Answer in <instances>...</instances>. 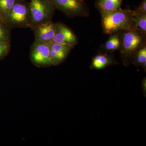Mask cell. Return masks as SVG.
I'll return each mask as SVG.
<instances>
[{
	"label": "cell",
	"mask_w": 146,
	"mask_h": 146,
	"mask_svg": "<svg viewBox=\"0 0 146 146\" xmlns=\"http://www.w3.org/2000/svg\"><path fill=\"white\" fill-rule=\"evenodd\" d=\"M123 0H97L95 7L101 14L108 13L121 7Z\"/></svg>",
	"instance_id": "12"
},
{
	"label": "cell",
	"mask_w": 146,
	"mask_h": 146,
	"mask_svg": "<svg viewBox=\"0 0 146 146\" xmlns=\"http://www.w3.org/2000/svg\"><path fill=\"white\" fill-rule=\"evenodd\" d=\"M101 15L103 32L105 34L110 35L123 31L136 30L133 22V10L129 9L120 7Z\"/></svg>",
	"instance_id": "1"
},
{
	"label": "cell",
	"mask_w": 146,
	"mask_h": 146,
	"mask_svg": "<svg viewBox=\"0 0 146 146\" xmlns=\"http://www.w3.org/2000/svg\"><path fill=\"white\" fill-rule=\"evenodd\" d=\"M117 63L115 58L111 55L100 52L93 58L91 68L95 70H102Z\"/></svg>",
	"instance_id": "10"
},
{
	"label": "cell",
	"mask_w": 146,
	"mask_h": 146,
	"mask_svg": "<svg viewBox=\"0 0 146 146\" xmlns=\"http://www.w3.org/2000/svg\"><path fill=\"white\" fill-rule=\"evenodd\" d=\"M17 0H0V18L6 24L7 21Z\"/></svg>",
	"instance_id": "13"
},
{
	"label": "cell",
	"mask_w": 146,
	"mask_h": 146,
	"mask_svg": "<svg viewBox=\"0 0 146 146\" xmlns=\"http://www.w3.org/2000/svg\"><path fill=\"white\" fill-rule=\"evenodd\" d=\"M133 11L134 13L146 14V0H143L138 7Z\"/></svg>",
	"instance_id": "18"
},
{
	"label": "cell",
	"mask_w": 146,
	"mask_h": 146,
	"mask_svg": "<svg viewBox=\"0 0 146 146\" xmlns=\"http://www.w3.org/2000/svg\"><path fill=\"white\" fill-rule=\"evenodd\" d=\"M110 35L107 41L100 47V52L112 54L116 51L120 50L121 45L120 32Z\"/></svg>",
	"instance_id": "11"
},
{
	"label": "cell",
	"mask_w": 146,
	"mask_h": 146,
	"mask_svg": "<svg viewBox=\"0 0 146 146\" xmlns=\"http://www.w3.org/2000/svg\"><path fill=\"white\" fill-rule=\"evenodd\" d=\"M55 9L59 11L68 18L89 17L90 11L84 0H47Z\"/></svg>",
	"instance_id": "4"
},
{
	"label": "cell",
	"mask_w": 146,
	"mask_h": 146,
	"mask_svg": "<svg viewBox=\"0 0 146 146\" xmlns=\"http://www.w3.org/2000/svg\"><path fill=\"white\" fill-rule=\"evenodd\" d=\"M11 29L3 22L0 21V42L10 44L11 42Z\"/></svg>",
	"instance_id": "15"
},
{
	"label": "cell",
	"mask_w": 146,
	"mask_h": 146,
	"mask_svg": "<svg viewBox=\"0 0 146 146\" xmlns=\"http://www.w3.org/2000/svg\"><path fill=\"white\" fill-rule=\"evenodd\" d=\"M6 24L11 29H31V17L29 2L27 0H17L9 15Z\"/></svg>",
	"instance_id": "3"
},
{
	"label": "cell",
	"mask_w": 146,
	"mask_h": 146,
	"mask_svg": "<svg viewBox=\"0 0 146 146\" xmlns=\"http://www.w3.org/2000/svg\"><path fill=\"white\" fill-rule=\"evenodd\" d=\"M146 62V45L138 50L132 60V63L136 67L142 66Z\"/></svg>",
	"instance_id": "16"
},
{
	"label": "cell",
	"mask_w": 146,
	"mask_h": 146,
	"mask_svg": "<svg viewBox=\"0 0 146 146\" xmlns=\"http://www.w3.org/2000/svg\"><path fill=\"white\" fill-rule=\"evenodd\" d=\"M133 22L136 29L146 36V14L134 13Z\"/></svg>",
	"instance_id": "14"
},
{
	"label": "cell",
	"mask_w": 146,
	"mask_h": 146,
	"mask_svg": "<svg viewBox=\"0 0 146 146\" xmlns=\"http://www.w3.org/2000/svg\"><path fill=\"white\" fill-rule=\"evenodd\" d=\"M56 29V23L52 21L40 24L31 29L34 33L35 40L50 44L52 42Z\"/></svg>",
	"instance_id": "8"
},
{
	"label": "cell",
	"mask_w": 146,
	"mask_h": 146,
	"mask_svg": "<svg viewBox=\"0 0 146 146\" xmlns=\"http://www.w3.org/2000/svg\"><path fill=\"white\" fill-rule=\"evenodd\" d=\"M52 42L69 45L74 48L77 44L78 39L70 28L65 24L57 23L56 31Z\"/></svg>",
	"instance_id": "7"
},
{
	"label": "cell",
	"mask_w": 146,
	"mask_h": 146,
	"mask_svg": "<svg viewBox=\"0 0 146 146\" xmlns=\"http://www.w3.org/2000/svg\"><path fill=\"white\" fill-rule=\"evenodd\" d=\"M31 17V29L40 24L52 21L55 10L47 0H29Z\"/></svg>",
	"instance_id": "5"
},
{
	"label": "cell",
	"mask_w": 146,
	"mask_h": 146,
	"mask_svg": "<svg viewBox=\"0 0 146 146\" xmlns=\"http://www.w3.org/2000/svg\"><path fill=\"white\" fill-rule=\"evenodd\" d=\"M50 58L52 66L63 63L70 52L72 47L68 45L51 42L49 44Z\"/></svg>",
	"instance_id": "9"
},
{
	"label": "cell",
	"mask_w": 146,
	"mask_h": 146,
	"mask_svg": "<svg viewBox=\"0 0 146 146\" xmlns=\"http://www.w3.org/2000/svg\"><path fill=\"white\" fill-rule=\"evenodd\" d=\"M121 33V45L120 51L121 58L125 66H128L138 50L145 46L146 36L140 31L126 30Z\"/></svg>",
	"instance_id": "2"
},
{
	"label": "cell",
	"mask_w": 146,
	"mask_h": 146,
	"mask_svg": "<svg viewBox=\"0 0 146 146\" xmlns=\"http://www.w3.org/2000/svg\"><path fill=\"white\" fill-rule=\"evenodd\" d=\"M10 44L0 42V60L8 55L10 50Z\"/></svg>",
	"instance_id": "17"
},
{
	"label": "cell",
	"mask_w": 146,
	"mask_h": 146,
	"mask_svg": "<svg viewBox=\"0 0 146 146\" xmlns=\"http://www.w3.org/2000/svg\"><path fill=\"white\" fill-rule=\"evenodd\" d=\"M30 55L32 62L36 67L48 68L52 66L48 43L35 40L31 47Z\"/></svg>",
	"instance_id": "6"
},
{
	"label": "cell",
	"mask_w": 146,
	"mask_h": 146,
	"mask_svg": "<svg viewBox=\"0 0 146 146\" xmlns=\"http://www.w3.org/2000/svg\"><path fill=\"white\" fill-rule=\"evenodd\" d=\"M0 21H1V22H3V21H2V19H1V18H0Z\"/></svg>",
	"instance_id": "19"
}]
</instances>
